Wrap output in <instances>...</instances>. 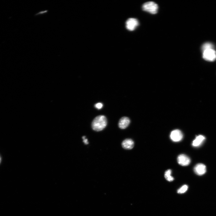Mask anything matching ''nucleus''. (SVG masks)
Here are the masks:
<instances>
[{
	"mask_svg": "<svg viewBox=\"0 0 216 216\" xmlns=\"http://www.w3.org/2000/svg\"><path fill=\"white\" fill-rule=\"evenodd\" d=\"M107 120L103 115H100L96 117L93 120L92 124V129L97 132L103 130L107 125Z\"/></svg>",
	"mask_w": 216,
	"mask_h": 216,
	"instance_id": "1",
	"label": "nucleus"
},
{
	"mask_svg": "<svg viewBox=\"0 0 216 216\" xmlns=\"http://www.w3.org/2000/svg\"><path fill=\"white\" fill-rule=\"evenodd\" d=\"M188 188V185H184L178 190L177 193L180 194H183L187 191Z\"/></svg>",
	"mask_w": 216,
	"mask_h": 216,
	"instance_id": "13",
	"label": "nucleus"
},
{
	"mask_svg": "<svg viewBox=\"0 0 216 216\" xmlns=\"http://www.w3.org/2000/svg\"><path fill=\"white\" fill-rule=\"evenodd\" d=\"M179 164L182 166L188 165L190 163L191 160L189 158L185 155H180L177 158Z\"/></svg>",
	"mask_w": 216,
	"mask_h": 216,
	"instance_id": "6",
	"label": "nucleus"
},
{
	"mask_svg": "<svg viewBox=\"0 0 216 216\" xmlns=\"http://www.w3.org/2000/svg\"><path fill=\"white\" fill-rule=\"evenodd\" d=\"M142 9L144 11L153 14H155L158 12V6L155 2H149L143 5Z\"/></svg>",
	"mask_w": 216,
	"mask_h": 216,
	"instance_id": "2",
	"label": "nucleus"
},
{
	"mask_svg": "<svg viewBox=\"0 0 216 216\" xmlns=\"http://www.w3.org/2000/svg\"><path fill=\"white\" fill-rule=\"evenodd\" d=\"M130 123V119L128 117H124L119 120L118 126L120 129H125L129 126Z\"/></svg>",
	"mask_w": 216,
	"mask_h": 216,
	"instance_id": "7",
	"label": "nucleus"
},
{
	"mask_svg": "<svg viewBox=\"0 0 216 216\" xmlns=\"http://www.w3.org/2000/svg\"><path fill=\"white\" fill-rule=\"evenodd\" d=\"M194 171L198 175H202L206 172V166L203 164H198L194 167Z\"/></svg>",
	"mask_w": 216,
	"mask_h": 216,
	"instance_id": "8",
	"label": "nucleus"
},
{
	"mask_svg": "<svg viewBox=\"0 0 216 216\" xmlns=\"http://www.w3.org/2000/svg\"><path fill=\"white\" fill-rule=\"evenodd\" d=\"M205 137L203 135H200L197 136L194 140L192 143L193 146L195 147H198L201 145L204 140Z\"/></svg>",
	"mask_w": 216,
	"mask_h": 216,
	"instance_id": "10",
	"label": "nucleus"
},
{
	"mask_svg": "<svg viewBox=\"0 0 216 216\" xmlns=\"http://www.w3.org/2000/svg\"><path fill=\"white\" fill-rule=\"evenodd\" d=\"M86 137L85 136H84L82 137V138L83 140V142L84 143L85 145H87L89 143V142L88 141V140L87 139H86Z\"/></svg>",
	"mask_w": 216,
	"mask_h": 216,
	"instance_id": "15",
	"label": "nucleus"
},
{
	"mask_svg": "<svg viewBox=\"0 0 216 216\" xmlns=\"http://www.w3.org/2000/svg\"><path fill=\"white\" fill-rule=\"evenodd\" d=\"M214 45L210 42H206L204 43L201 47V49L202 52L209 49H214Z\"/></svg>",
	"mask_w": 216,
	"mask_h": 216,
	"instance_id": "11",
	"label": "nucleus"
},
{
	"mask_svg": "<svg viewBox=\"0 0 216 216\" xmlns=\"http://www.w3.org/2000/svg\"><path fill=\"white\" fill-rule=\"evenodd\" d=\"M172 171L168 170L165 172L164 177L166 180L169 182H172L174 180V178L171 176Z\"/></svg>",
	"mask_w": 216,
	"mask_h": 216,
	"instance_id": "12",
	"label": "nucleus"
},
{
	"mask_svg": "<svg viewBox=\"0 0 216 216\" xmlns=\"http://www.w3.org/2000/svg\"><path fill=\"white\" fill-rule=\"evenodd\" d=\"M48 10H45V11H41V12H39V13H37V14H36V15H41V14H44L45 13H47L48 12Z\"/></svg>",
	"mask_w": 216,
	"mask_h": 216,
	"instance_id": "16",
	"label": "nucleus"
},
{
	"mask_svg": "<svg viewBox=\"0 0 216 216\" xmlns=\"http://www.w3.org/2000/svg\"><path fill=\"white\" fill-rule=\"evenodd\" d=\"M183 135L181 131L177 129L172 131L170 135V138L173 141L178 142L183 139Z\"/></svg>",
	"mask_w": 216,
	"mask_h": 216,
	"instance_id": "5",
	"label": "nucleus"
},
{
	"mask_svg": "<svg viewBox=\"0 0 216 216\" xmlns=\"http://www.w3.org/2000/svg\"><path fill=\"white\" fill-rule=\"evenodd\" d=\"M122 147L126 150H131L134 146V142L131 139H127L123 141L122 143Z\"/></svg>",
	"mask_w": 216,
	"mask_h": 216,
	"instance_id": "9",
	"label": "nucleus"
},
{
	"mask_svg": "<svg viewBox=\"0 0 216 216\" xmlns=\"http://www.w3.org/2000/svg\"><path fill=\"white\" fill-rule=\"evenodd\" d=\"M138 25V20L134 18H129L126 22V27L127 30L130 31H134Z\"/></svg>",
	"mask_w": 216,
	"mask_h": 216,
	"instance_id": "4",
	"label": "nucleus"
},
{
	"mask_svg": "<svg viewBox=\"0 0 216 216\" xmlns=\"http://www.w3.org/2000/svg\"><path fill=\"white\" fill-rule=\"evenodd\" d=\"M103 104L101 103H99L96 104L95 105V107L96 108L98 109H100L102 108L103 107Z\"/></svg>",
	"mask_w": 216,
	"mask_h": 216,
	"instance_id": "14",
	"label": "nucleus"
},
{
	"mask_svg": "<svg viewBox=\"0 0 216 216\" xmlns=\"http://www.w3.org/2000/svg\"><path fill=\"white\" fill-rule=\"evenodd\" d=\"M203 57L206 61L213 62L216 60V52L214 49H209L203 52Z\"/></svg>",
	"mask_w": 216,
	"mask_h": 216,
	"instance_id": "3",
	"label": "nucleus"
},
{
	"mask_svg": "<svg viewBox=\"0 0 216 216\" xmlns=\"http://www.w3.org/2000/svg\"><path fill=\"white\" fill-rule=\"evenodd\" d=\"M1 156H0V163H1Z\"/></svg>",
	"mask_w": 216,
	"mask_h": 216,
	"instance_id": "17",
	"label": "nucleus"
}]
</instances>
